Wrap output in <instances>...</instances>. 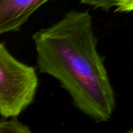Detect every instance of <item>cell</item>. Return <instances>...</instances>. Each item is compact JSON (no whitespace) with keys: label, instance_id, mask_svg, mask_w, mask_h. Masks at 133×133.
I'll return each mask as SVG.
<instances>
[{"label":"cell","instance_id":"1","mask_svg":"<svg viewBox=\"0 0 133 133\" xmlns=\"http://www.w3.org/2000/svg\"><path fill=\"white\" fill-rule=\"evenodd\" d=\"M33 40L39 71L57 79L84 114L97 122H108L115 108V94L97 51L91 15L69 10L34 34Z\"/></svg>","mask_w":133,"mask_h":133},{"label":"cell","instance_id":"6","mask_svg":"<svg viewBox=\"0 0 133 133\" xmlns=\"http://www.w3.org/2000/svg\"><path fill=\"white\" fill-rule=\"evenodd\" d=\"M126 133H133V132L132 131V130H129V131H128Z\"/></svg>","mask_w":133,"mask_h":133},{"label":"cell","instance_id":"3","mask_svg":"<svg viewBox=\"0 0 133 133\" xmlns=\"http://www.w3.org/2000/svg\"><path fill=\"white\" fill-rule=\"evenodd\" d=\"M55 0H0V35L19 31L41 5Z\"/></svg>","mask_w":133,"mask_h":133},{"label":"cell","instance_id":"4","mask_svg":"<svg viewBox=\"0 0 133 133\" xmlns=\"http://www.w3.org/2000/svg\"><path fill=\"white\" fill-rule=\"evenodd\" d=\"M81 3L105 11L114 9L117 13H130L133 9V0H80Z\"/></svg>","mask_w":133,"mask_h":133},{"label":"cell","instance_id":"5","mask_svg":"<svg viewBox=\"0 0 133 133\" xmlns=\"http://www.w3.org/2000/svg\"><path fill=\"white\" fill-rule=\"evenodd\" d=\"M0 133H32L28 126L20 123L16 118L0 121Z\"/></svg>","mask_w":133,"mask_h":133},{"label":"cell","instance_id":"2","mask_svg":"<svg viewBox=\"0 0 133 133\" xmlns=\"http://www.w3.org/2000/svg\"><path fill=\"white\" fill-rule=\"evenodd\" d=\"M37 87L35 68L16 60L0 43V116L18 117L33 103Z\"/></svg>","mask_w":133,"mask_h":133}]
</instances>
